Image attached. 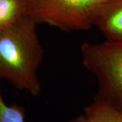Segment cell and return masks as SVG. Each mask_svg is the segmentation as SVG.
I'll list each match as a JSON object with an SVG mask.
<instances>
[{
    "label": "cell",
    "instance_id": "cell-6",
    "mask_svg": "<svg viewBox=\"0 0 122 122\" xmlns=\"http://www.w3.org/2000/svg\"><path fill=\"white\" fill-rule=\"evenodd\" d=\"M29 0H0V31L28 16Z\"/></svg>",
    "mask_w": 122,
    "mask_h": 122
},
{
    "label": "cell",
    "instance_id": "cell-7",
    "mask_svg": "<svg viewBox=\"0 0 122 122\" xmlns=\"http://www.w3.org/2000/svg\"><path fill=\"white\" fill-rule=\"evenodd\" d=\"M25 117L24 107L16 103L7 105L2 97L0 88V122H25Z\"/></svg>",
    "mask_w": 122,
    "mask_h": 122
},
{
    "label": "cell",
    "instance_id": "cell-2",
    "mask_svg": "<svg viewBox=\"0 0 122 122\" xmlns=\"http://www.w3.org/2000/svg\"><path fill=\"white\" fill-rule=\"evenodd\" d=\"M80 52L83 66L97 79L96 96L122 110V41L84 42Z\"/></svg>",
    "mask_w": 122,
    "mask_h": 122
},
{
    "label": "cell",
    "instance_id": "cell-4",
    "mask_svg": "<svg viewBox=\"0 0 122 122\" xmlns=\"http://www.w3.org/2000/svg\"><path fill=\"white\" fill-rule=\"evenodd\" d=\"M94 26L109 41H122V0H107L96 14Z\"/></svg>",
    "mask_w": 122,
    "mask_h": 122
},
{
    "label": "cell",
    "instance_id": "cell-1",
    "mask_svg": "<svg viewBox=\"0 0 122 122\" xmlns=\"http://www.w3.org/2000/svg\"><path fill=\"white\" fill-rule=\"evenodd\" d=\"M37 25L27 16L0 31V80H6L16 89L33 96L41 92L37 71L44 57Z\"/></svg>",
    "mask_w": 122,
    "mask_h": 122
},
{
    "label": "cell",
    "instance_id": "cell-5",
    "mask_svg": "<svg viewBox=\"0 0 122 122\" xmlns=\"http://www.w3.org/2000/svg\"><path fill=\"white\" fill-rule=\"evenodd\" d=\"M68 122H122V110L95 96L81 113Z\"/></svg>",
    "mask_w": 122,
    "mask_h": 122
},
{
    "label": "cell",
    "instance_id": "cell-3",
    "mask_svg": "<svg viewBox=\"0 0 122 122\" xmlns=\"http://www.w3.org/2000/svg\"><path fill=\"white\" fill-rule=\"evenodd\" d=\"M107 0H29L28 16L65 32L87 30L94 26L99 9Z\"/></svg>",
    "mask_w": 122,
    "mask_h": 122
}]
</instances>
